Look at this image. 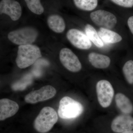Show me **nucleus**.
I'll list each match as a JSON object with an SVG mask.
<instances>
[{"mask_svg": "<svg viewBox=\"0 0 133 133\" xmlns=\"http://www.w3.org/2000/svg\"><path fill=\"white\" fill-rule=\"evenodd\" d=\"M59 57L62 64L69 71L77 72L81 70V62L71 50L67 48L62 49L59 52Z\"/></svg>", "mask_w": 133, "mask_h": 133, "instance_id": "obj_7", "label": "nucleus"}, {"mask_svg": "<svg viewBox=\"0 0 133 133\" xmlns=\"http://www.w3.org/2000/svg\"><path fill=\"white\" fill-rule=\"evenodd\" d=\"M98 102L104 108L109 107L114 98V91L111 83L106 80H101L96 84Z\"/></svg>", "mask_w": 133, "mask_h": 133, "instance_id": "obj_5", "label": "nucleus"}, {"mask_svg": "<svg viewBox=\"0 0 133 133\" xmlns=\"http://www.w3.org/2000/svg\"><path fill=\"white\" fill-rule=\"evenodd\" d=\"M128 24L131 33L133 35V16L130 17L128 20Z\"/></svg>", "mask_w": 133, "mask_h": 133, "instance_id": "obj_23", "label": "nucleus"}, {"mask_svg": "<svg viewBox=\"0 0 133 133\" xmlns=\"http://www.w3.org/2000/svg\"><path fill=\"white\" fill-rule=\"evenodd\" d=\"M27 7L31 12L35 14H42L44 8L41 4V0H24Z\"/></svg>", "mask_w": 133, "mask_h": 133, "instance_id": "obj_19", "label": "nucleus"}, {"mask_svg": "<svg viewBox=\"0 0 133 133\" xmlns=\"http://www.w3.org/2000/svg\"><path fill=\"white\" fill-rule=\"evenodd\" d=\"M0 14L8 15L13 21H17L22 15L21 6L15 0H2L0 2Z\"/></svg>", "mask_w": 133, "mask_h": 133, "instance_id": "obj_10", "label": "nucleus"}, {"mask_svg": "<svg viewBox=\"0 0 133 133\" xmlns=\"http://www.w3.org/2000/svg\"><path fill=\"white\" fill-rule=\"evenodd\" d=\"M41 50L33 44L19 45L16 62L20 69H25L34 64L42 57Z\"/></svg>", "mask_w": 133, "mask_h": 133, "instance_id": "obj_1", "label": "nucleus"}, {"mask_svg": "<svg viewBox=\"0 0 133 133\" xmlns=\"http://www.w3.org/2000/svg\"><path fill=\"white\" fill-rule=\"evenodd\" d=\"M66 38L74 47L82 50H88L92 46L91 42L83 31L72 29L67 31Z\"/></svg>", "mask_w": 133, "mask_h": 133, "instance_id": "obj_9", "label": "nucleus"}, {"mask_svg": "<svg viewBox=\"0 0 133 133\" xmlns=\"http://www.w3.org/2000/svg\"><path fill=\"white\" fill-rule=\"evenodd\" d=\"M122 133H133V130H130V131H127Z\"/></svg>", "mask_w": 133, "mask_h": 133, "instance_id": "obj_24", "label": "nucleus"}, {"mask_svg": "<svg viewBox=\"0 0 133 133\" xmlns=\"http://www.w3.org/2000/svg\"><path fill=\"white\" fill-rule=\"evenodd\" d=\"M56 93V90L54 87L51 85H46L29 93L24 97V101L28 103L36 104L53 97Z\"/></svg>", "mask_w": 133, "mask_h": 133, "instance_id": "obj_8", "label": "nucleus"}, {"mask_svg": "<svg viewBox=\"0 0 133 133\" xmlns=\"http://www.w3.org/2000/svg\"><path fill=\"white\" fill-rule=\"evenodd\" d=\"M90 16L94 24L103 28L111 29L117 23V18L115 16L106 10H99L92 12Z\"/></svg>", "mask_w": 133, "mask_h": 133, "instance_id": "obj_6", "label": "nucleus"}, {"mask_svg": "<svg viewBox=\"0 0 133 133\" xmlns=\"http://www.w3.org/2000/svg\"><path fill=\"white\" fill-rule=\"evenodd\" d=\"M98 33L102 41L107 43H116L122 39L120 35L108 29L101 28Z\"/></svg>", "mask_w": 133, "mask_h": 133, "instance_id": "obj_15", "label": "nucleus"}, {"mask_svg": "<svg viewBox=\"0 0 133 133\" xmlns=\"http://www.w3.org/2000/svg\"><path fill=\"white\" fill-rule=\"evenodd\" d=\"M85 31L88 38L95 46L100 48L104 47L103 41L99 37L96 30L92 25L86 24L85 27Z\"/></svg>", "mask_w": 133, "mask_h": 133, "instance_id": "obj_17", "label": "nucleus"}, {"mask_svg": "<svg viewBox=\"0 0 133 133\" xmlns=\"http://www.w3.org/2000/svg\"><path fill=\"white\" fill-rule=\"evenodd\" d=\"M123 73L126 80L130 84H133V61L129 60L123 66Z\"/></svg>", "mask_w": 133, "mask_h": 133, "instance_id": "obj_20", "label": "nucleus"}, {"mask_svg": "<svg viewBox=\"0 0 133 133\" xmlns=\"http://www.w3.org/2000/svg\"><path fill=\"white\" fill-rule=\"evenodd\" d=\"M113 2L121 6L130 8L133 6V0H111Z\"/></svg>", "mask_w": 133, "mask_h": 133, "instance_id": "obj_22", "label": "nucleus"}, {"mask_svg": "<svg viewBox=\"0 0 133 133\" xmlns=\"http://www.w3.org/2000/svg\"><path fill=\"white\" fill-rule=\"evenodd\" d=\"M73 1L77 8L85 11L93 10L98 5V0H73Z\"/></svg>", "mask_w": 133, "mask_h": 133, "instance_id": "obj_18", "label": "nucleus"}, {"mask_svg": "<svg viewBox=\"0 0 133 133\" xmlns=\"http://www.w3.org/2000/svg\"><path fill=\"white\" fill-rule=\"evenodd\" d=\"M88 60L93 66L98 69H106L110 65L111 59L107 56L92 52L88 56Z\"/></svg>", "mask_w": 133, "mask_h": 133, "instance_id": "obj_13", "label": "nucleus"}, {"mask_svg": "<svg viewBox=\"0 0 133 133\" xmlns=\"http://www.w3.org/2000/svg\"><path fill=\"white\" fill-rule=\"evenodd\" d=\"M112 131L116 133H122L133 129V117L124 114L116 116L111 124Z\"/></svg>", "mask_w": 133, "mask_h": 133, "instance_id": "obj_11", "label": "nucleus"}, {"mask_svg": "<svg viewBox=\"0 0 133 133\" xmlns=\"http://www.w3.org/2000/svg\"><path fill=\"white\" fill-rule=\"evenodd\" d=\"M57 113L52 108L47 107L41 110L34 123L35 128L41 133L47 132L57 122Z\"/></svg>", "mask_w": 133, "mask_h": 133, "instance_id": "obj_2", "label": "nucleus"}, {"mask_svg": "<svg viewBox=\"0 0 133 133\" xmlns=\"http://www.w3.org/2000/svg\"><path fill=\"white\" fill-rule=\"evenodd\" d=\"M48 24L50 28L56 33H62L65 29L64 20L58 15L50 16L48 19Z\"/></svg>", "mask_w": 133, "mask_h": 133, "instance_id": "obj_16", "label": "nucleus"}, {"mask_svg": "<svg viewBox=\"0 0 133 133\" xmlns=\"http://www.w3.org/2000/svg\"><path fill=\"white\" fill-rule=\"evenodd\" d=\"M84 107L80 102L69 97H64L59 101L58 114L63 119H71L83 113Z\"/></svg>", "mask_w": 133, "mask_h": 133, "instance_id": "obj_3", "label": "nucleus"}, {"mask_svg": "<svg viewBox=\"0 0 133 133\" xmlns=\"http://www.w3.org/2000/svg\"><path fill=\"white\" fill-rule=\"evenodd\" d=\"M117 107L124 114L129 115L133 112V105L128 97L121 93H118L115 97Z\"/></svg>", "mask_w": 133, "mask_h": 133, "instance_id": "obj_14", "label": "nucleus"}, {"mask_svg": "<svg viewBox=\"0 0 133 133\" xmlns=\"http://www.w3.org/2000/svg\"><path fill=\"white\" fill-rule=\"evenodd\" d=\"M38 33L36 29L27 27L11 31L8 37L10 42L19 45L30 44L37 38Z\"/></svg>", "mask_w": 133, "mask_h": 133, "instance_id": "obj_4", "label": "nucleus"}, {"mask_svg": "<svg viewBox=\"0 0 133 133\" xmlns=\"http://www.w3.org/2000/svg\"><path fill=\"white\" fill-rule=\"evenodd\" d=\"M31 79L29 77H26L23 80L18 81L12 85V89L15 91L23 90L31 83Z\"/></svg>", "mask_w": 133, "mask_h": 133, "instance_id": "obj_21", "label": "nucleus"}, {"mask_svg": "<svg viewBox=\"0 0 133 133\" xmlns=\"http://www.w3.org/2000/svg\"><path fill=\"white\" fill-rule=\"evenodd\" d=\"M19 109V106L16 102L8 99H2L0 100V120L14 116Z\"/></svg>", "mask_w": 133, "mask_h": 133, "instance_id": "obj_12", "label": "nucleus"}]
</instances>
